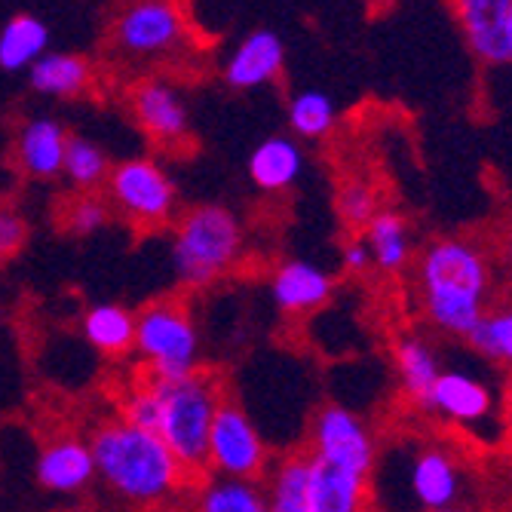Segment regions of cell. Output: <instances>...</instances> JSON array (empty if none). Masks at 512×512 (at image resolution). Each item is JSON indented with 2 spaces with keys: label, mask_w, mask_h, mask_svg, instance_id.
I'll return each instance as SVG.
<instances>
[{
  "label": "cell",
  "mask_w": 512,
  "mask_h": 512,
  "mask_svg": "<svg viewBox=\"0 0 512 512\" xmlns=\"http://www.w3.org/2000/svg\"><path fill=\"white\" fill-rule=\"evenodd\" d=\"M286 120H289V126H292V132L298 138L316 142V138H325L338 126V108H335L329 92L301 89V92H295V96L289 99Z\"/></svg>",
  "instance_id": "cell-28"
},
{
  "label": "cell",
  "mask_w": 512,
  "mask_h": 512,
  "mask_svg": "<svg viewBox=\"0 0 512 512\" xmlns=\"http://www.w3.org/2000/svg\"><path fill=\"white\" fill-rule=\"evenodd\" d=\"M132 123L163 151H181L191 142V111L181 89L157 74L138 77L126 92Z\"/></svg>",
  "instance_id": "cell-10"
},
{
  "label": "cell",
  "mask_w": 512,
  "mask_h": 512,
  "mask_svg": "<svg viewBox=\"0 0 512 512\" xmlns=\"http://www.w3.org/2000/svg\"><path fill=\"white\" fill-rule=\"evenodd\" d=\"M310 457L332 463V467H341L347 473L356 476H368L375 473L378 463V442L371 427L362 421V417L338 402L322 405L310 424V442L304 448Z\"/></svg>",
  "instance_id": "cell-9"
},
{
  "label": "cell",
  "mask_w": 512,
  "mask_h": 512,
  "mask_svg": "<svg viewBox=\"0 0 512 512\" xmlns=\"http://www.w3.org/2000/svg\"><path fill=\"white\" fill-rule=\"evenodd\" d=\"M362 243L371 252V267H378L387 276L402 273L414 258L411 227H408L405 215H399L393 209H381L375 218H371V224L362 230Z\"/></svg>",
  "instance_id": "cell-23"
},
{
  "label": "cell",
  "mask_w": 512,
  "mask_h": 512,
  "mask_svg": "<svg viewBox=\"0 0 512 512\" xmlns=\"http://www.w3.org/2000/svg\"><path fill=\"white\" fill-rule=\"evenodd\" d=\"M111 209L138 234H157L178 218V188L157 157H129L105 181Z\"/></svg>",
  "instance_id": "cell-7"
},
{
  "label": "cell",
  "mask_w": 512,
  "mask_h": 512,
  "mask_svg": "<svg viewBox=\"0 0 512 512\" xmlns=\"http://www.w3.org/2000/svg\"><path fill=\"white\" fill-rule=\"evenodd\" d=\"M111 160L99 142H92L86 135H71L68 138V151H65V169L62 175L68 184L80 194H96L111 175Z\"/></svg>",
  "instance_id": "cell-27"
},
{
  "label": "cell",
  "mask_w": 512,
  "mask_h": 512,
  "mask_svg": "<svg viewBox=\"0 0 512 512\" xmlns=\"http://www.w3.org/2000/svg\"><path fill=\"white\" fill-rule=\"evenodd\" d=\"M135 353L154 381H181L200 371V332L181 298H157L135 310Z\"/></svg>",
  "instance_id": "cell-6"
},
{
  "label": "cell",
  "mask_w": 512,
  "mask_h": 512,
  "mask_svg": "<svg viewBox=\"0 0 512 512\" xmlns=\"http://www.w3.org/2000/svg\"><path fill=\"white\" fill-rule=\"evenodd\" d=\"M393 359H396V375H399L402 393L411 402L421 405L427 399L430 387L436 384V378L442 375V362H439L436 350L421 335H405L396 344Z\"/></svg>",
  "instance_id": "cell-25"
},
{
  "label": "cell",
  "mask_w": 512,
  "mask_h": 512,
  "mask_svg": "<svg viewBox=\"0 0 512 512\" xmlns=\"http://www.w3.org/2000/svg\"><path fill=\"white\" fill-rule=\"evenodd\" d=\"M341 267H344V273H353V276L368 273V267H371V252H368V246H365L362 240H347V243L341 246Z\"/></svg>",
  "instance_id": "cell-34"
},
{
  "label": "cell",
  "mask_w": 512,
  "mask_h": 512,
  "mask_svg": "<svg viewBox=\"0 0 512 512\" xmlns=\"http://www.w3.org/2000/svg\"><path fill=\"white\" fill-rule=\"evenodd\" d=\"M338 218L347 230H353V234H362V230L371 224V218H375L381 212V203H378V194L375 188L365 181V178H350L344 181L338 188Z\"/></svg>",
  "instance_id": "cell-31"
},
{
  "label": "cell",
  "mask_w": 512,
  "mask_h": 512,
  "mask_svg": "<svg viewBox=\"0 0 512 512\" xmlns=\"http://www.w3.org/2000/svg\"><path fill=\"white\" fill-rule=\"evenodd\" d=\"M310 512H378L375 488L368 476L347 473L332 463L310 457Z\"/></svg>",
  "instance_id": "cell-18"
},
{
  "label": "cell",
  "mask_w": 512,
  "mask_h": 512,
  "mask_svg": "<svg viewBox=\"0 0 512 512\" xmlns=\"http://www.w3.org/2000/svg\"><path fill=\"white\" fill-rule=\"evenodd\" d=\"M243 252L246 234L234 209L221 203H200L175 218L172 267L175 279L188 292L215 286L221 276L240 264Z\"/></svg>",
  "instance_id": "cell-3"
},
{
  "label": "cell",
  "mask_w": 512,
  "mask_h": 512,
  "mask_svg": "<svg viewBox=\"0 0 512 512\" xmlns=\"http://www.w3.org/2000/svg\"><path fill=\"white\" fill-rule=\"evenodd\" d=\"M53 31L34 13H16L0 25V71L22 74L50 53Z\"/></svg>",
  "instance_id": "cell-22"
},
{
  "label": "cell",
  "mask_w": 512,
  "mask_h": 512,
  "mask_svg": "<svg viewBox=\"0 0 512 512\" xmlns=\"http://www.w3.org/2000/svg\"><path fill=\"white\" fill-rule=\"evenodd\" d=\"M194 512H270L261 482L206 476L197 482Z\"/></svg>",
  "instance_id": "cell-26"
},
{
  "label": "cell",
  "mask_w": 512,
  "mask_h": 512,
  "mask_svg": "<svg viewBox=\"0 0 512 512\" xmlns=\"http://www.w3.org/2000/svg\"><path fill=\"white\" fill-rule=\"evenodd\" d=\"M457 25L470 50L488 65L512 62L509 10L512 0H451Z\"/></svg>",
  "instance_id": "cell-12"
},
{
  "label": "cell",
  "mask_w": 512,
  "mask_h": 512,
  "mask_svg": "<svg viewBox=\"0 0 512 512\" xmlns=\"http://www.w3.org/2000/svg\"><path fill=\"white\" fill-rule=\"evenodd\" d=\"M421 408L433 411L436 417L457 427H473L482 424L494 411V396L488 390V384H482L479 378L467 375V371H442L436 378V384L430 387L427 399L421 402Z\"/></svg>",
  "instance_id": "cell-17"
},
{
  "label": "cell",
  "mask_w": 512,
  "mask_h": 512,
  "mask_svg": "<svg viewBox=\"0 0 512 512\" xmlns=\"http://www.w3.org/2000/svg\"><path fill=\"white\" fill-rule=\"evenodd\" d=\"M34 479L40 491L56 497H77L86 494L96 482V460H92L89 439L65 433L46 439L34 460Z\"/></svg>",
  "instance_id": "cell-11"
},
{
  "label": "cell",
  "mask_w": 512,
  "mask_h": 512,
  "mask_svg": "<svg viewBox=\"0 0 512 512\" xmlns=\"http://www.w3.org/2000/svg\"><path fill=\"white\" fill-rule=\"evenodd\" d=\"M31 237V227L13 206H0V264L13 261Z\"/></svg>",
  "instance_id": "cell-33"
},
{
  "label": "cell",
  "mask_w": 512,
  "mask_h": 512,
  "mask_svg": "<svg viewBox=\"0 0 512 512\" xmlns=\"http://www.w3.org/2000/svg\"><path fill=\"white\" fill-rule=\"evenodd\" d=\"M500 261H503L506 273L512 276V221L503 227V234H500Z\"/></svg>",
  "instance_id": "cell-35"
},
{
  "label": "cell",
  "mask_w": 512,
  "mask_h": 512,
  "mask_svg": "<svg viewBox=\"0 0 512 512\" xmlns=\"http://www.w3.org/2000/svg\"><path fill=\"white\" fill-rule=\"evenodd\" d=\"M421 512H460L457 506H448V509H421Z\"/></svg>",
  "instance_id": "cell-36"
},
{
  "label": "cell",
  "mask_w": 512,
  "mask_h": 512,
  "mask_svg": "<svg viewBox=\"0 0 512 512\" xmlns=\"http://www.w3.org/2000/svg\"><path fill=\"white\" fill-rule=\"evenodd\" d=\"M111 53L129 65H169L194 50V31L178 0H123L108 25Z\"/></svg>",
  "instance_id": "cell-5"
},
{
  "label": "cell",
  "mask_w": 512,
  "mask_h": 512,
  "mask_svg": "<svg viewBox=\"0 0 512 512\" xmlns=\"http://www.w3.org/2000/svg\"><path fill=\"white\" fill-rule=\"evenodd\" d=\"M249 178L264 194H283L295 188L304 172V151L289 135H267L249 154Z\"/></svg>",
  "instance_id": "cell-20"
},
{
  "label": "cell",
  "mask_w": 512,
  "mask_h": 512,
  "mask_svg": "<svg viewBox=\"0 0 512 512\" xmlns=\"http://www.w3.org/2000/svg\"><path fill=\"white\" fill-rule=\"evenodd\" d=\"M68 138H71V132L65 129L62 120H56L50 114L28 117L19 126L16 142H13L16 169L25 178H34V181H53V178H59L62 169H65Z\"/></svg>",
  "instance_id": "cell-13"
},
{
  "label": "cell",
  "mask_w": 512,
  "mask_h": 512,
  "mask_svg": "<svg viewBox=\"0 0 512 512\" xmlns=\"http://www.w3.org/2000/svg\"><path fill=\"white\" fill-rule=\"evenodd\" d=\"M86 439L92 460H96V476L114 497L129 506L151 509L169 503L175 494L194 485L166 442L151 430L111 417Z\"/></svg>",
  "instance_id": "cell-2"
},
{
  "label": "cell",
  "mask_w": 512,
  "mask_h": 512,
  "mask_svg": "<svg viewBox=\"0 0 512 512\" xmlns=\"http://www.w3.org/2000/svg\"><path fill=\"white\" fill-rule=\"evenodd\" d=\"M206 467L209 476L243 482H261L270 470V448L261 430L255 427L249 411L227 396L221 399L212 421Z\"/></svg>",
  "instance_id": "cell-8"
},
{
  "label": "cell",
  "mask_w": 512,
  "mask_h": 512,
  "mask_svg": "<svg viewBox=\"0 0 512 512\" xmlns=\"http://www.w3.org/2000/svg\"><path fill=\"white\" fill-rule=\"evenodd\" d=\"M467 344L485 359L512 371V304L491 307L479 329L467 338Z\"/></svg>",
  "instance_id": "cell-30"
},
{
  "label": "cell",
  "mask_w": 512,
  "mask_h": 512,
  "mask_svg": "<svg viewBox=\"0 0 512 512\" xmlns=\"http://www.w3.org/2000/svg\"><path fill=\"white\" fill-rule=\"evenodd\" d=\"M154 381V378H151ZM160 396V424L157 436L175 454L181 470L197 485L209 476L206 454L215 411L224 399L221 381L212 371H194L181 381H154Z\"/></svg>",
  "instance_id": "cell-4"
},
{
  "label": "cell",
  "mask_w": 512,
  "mask_h": 512,
  "mask_svg": "<svg viewBox=\"0 0 512 512\" xmlns=\"http://www.w3.org/2000/svg\"><path fill=\"white\" fill-rule=\"evenodd\" d=\"M286 68V43L273 28L249 31L234 50H230L221 77L230 89H258L273 83Z\"/></svg>",
  "instance_id": "cell-16"
},
{
  "label": "cell",
  "mask_w": 512,
  "mask_h": 512,
  "mask_svg": "<svg viewBox=\"0 0 512 512\" xmlns=\"http://www.w3.org/2000/svg\"><path fill=\"white\" fill-rule=\"evenodd\" d=\"M96 83V68L80 53H59L50 50L28 68V86L43 99L74 102L83 99Z\"/></svg>",
  "instance_id": "cell-19"
},
{
  "label": "cell",
  "mask_w": 512,
  "mask_h": 512,
  "mask_svg": "<svg viewBox=\"0 0 512 512\" xmlns=\"http://www.w3.org/2000/svg\"><path fill=\"white\" fill-rule=\"evenodd\" d=\"M417 304L436 332L467 341L491 310L494 267L488 249L467 237H439L417 255Z\"/></svg>",
  "instance_id": "cell-1"
},
{
  "label": "cell",
  "mask_w": 512,
  "mask_h": 512,
  "mask_svg": "<svg viewBox=\"0 0 512 512\" xmlns=\"http://www.w3.org/2000/svg\"><path fill=\"white\" fill-rule=\"evenodd\" d=\"M332 292H335L332 273L307 258H286L270 273V298L276 310L286 316H307L325 307Z\"/></svg>",
  "instance_id": "cell-15"
},
{
  "label": "cell",
  "mask_w": 512,
  "mask_h": 512,
  "mask_svg": "<svg viewBox=\"0 0 512 512\" xmlns=\"http://www.w3.org/2000/svg\"><path fill=\"white\" fill-rule=\"evenodd\" d=\"M120 421L157 433V424H160V396H157V384L148 375L123 393V399H120Z\"/></svg>",
  "instance_id": "cell-32"
},
{
  "label": "cell",
  "mask_w": 512,
  "mask_h": 512,
  "mask_svg": "<svg viewBox=\"0 0 512 512\" xmlns=\"http://www.w3.org/2000/svg\"><path fill=\"white\" fill-rule=\"evenodd\" d=\"M310 485V454L307 451H289L264 476V494L270 512H310L307 500Z\"/></svg>",
  "instance_id": "cell-24"
},
{
  "label": "cell",
  "mask_w": 512,
  "mask_h": 512,
  "mask_svg": "<svg viewBox=\"0 0 512 512\" xmlns=\"http://www.w3.org/2000/svg\"><path fill=\"white\" fill-rule=\"evenodd\" d=\"M80 332L96 353L108 359H123L135 350V310L117 301H99L83 310Z\"/></svg>",
  "instance_id": "cell-21"
},
{
  "label": "cell",
  "mask_w": 512,
  "mask_h": 512,
  "mask_svg": "<svg viewBox=\"0 0 512 512\" xmlns=\"http://www.w3.org/2000/svg\"><path fill=\"white\" fill-rule=\"evenodd\" d=\"M509 37H512V10H509Z\"/></svg>",
  "instance_id": "cell-37"
},
{
  "label": "cell",
  "mask_w": 512,
  "mask_h": 512,
  "mask_svg": "<svg viewBox=\"0 0 512 512\" xmlns=\"http://www.w3.org/2000/svg\"><path fill=\"white\" fill-rule=\"evenodd\" d=\"M408 491L421 509H448L463 494L460 457L445 445H424L408 463Z\"/></svg>",
  "instance_id": "cell-14"
},
{
  "label": "cell",
  "mask_w": 512,
  "mask_h": 512,
  "mask_svg": "<svg viewBox=\"0 0 512 512\" xmlns=\"http://www.w3.org/2000/svg\"><path fill=\"white\" fill-rule=\"evenodd\" d=\"M114 218V209L108 203V197L96 194H71L62 206H59V224L65 234L71 237H96L99 230H105Z\"/></svg>",
  "instance_id": "cell-29"
}]
</instances>
